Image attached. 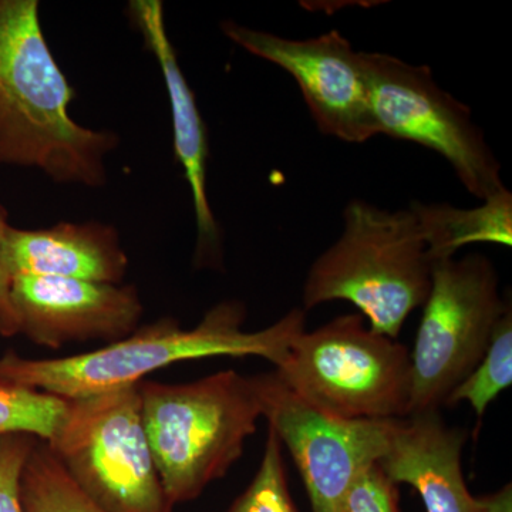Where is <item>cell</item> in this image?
I'll use <instances>...</instances> for the list:
<instances>
[{
  "label": "cell",
  "mask_w": 512,
  "mask_h": 512,
  "mask_svg": "<svg viewBox=\"0 0 512 512\" xmlns=\"http://www.w3.org/2000/svg\"><path fill=\"white\" fill-rule=\"evenodd\" d=\"M39 9L37 0H0V165L103 187L119 136L74 121L76 93L47 45Z\"/></svg>",
  "instance_id": "obj_1"
},
{
  "label": "cell",
  "mask_w": 512,
  "mask_h": 512,
  "mask_svg": "<svg viewBox=\"0 0 512 512\" xmlns=\"http://www.w3.org/2000/svg\"><path fill=\"white\" fill-rule=\"evenodd\" d=\"M245 320L244 303L224 301L212 306L195 328L183 329L178 320L164 318L82 355L26 359L8 352L0 357V377L63 399H82L143 382L150 373L187 360L259 356L276 367L306 330L302 309L256 332L244 329Z\"/></svg>",
  "instance_id": "obj_2"
},
{
  "label": "cell",
  "mask_w": 512,
  "mask_h": 512,
  "mask_svg": "<svg viewBox=\"0 0 512 512\" xmlns=\"http://www.w3.org/2000/svg\"><path fill=\"white\" fill-rule=\"evenodd\" d=\"M433 265L410 207L392 211L352 200L343 211L338 241L306 275L303 308L352 303L370 329L396 340L429 296Z\"/></svg>",
  "instance_id": "obj_3"
},
{
  "label": "cell",
  "mask_w": 512,
  "mask_h": 512,
  "mask_svg": "<svg viewBox=\"0 0 512 512\" xmlns=\"http://www.w3.org/2000/svg\"><path fill=\"white\" fill-rule=\"evenodd\" d=\"M141 416L171 504L200 497L244 454L262 417L254 380L224 370L191 383H138Z\"/></svg>",
  "instance_id": "obj_4"
},
{
  "label": "cell",
  "mask_w": 512,
  "mask_h": 512,
  "mask_svg": "<svg viewBox=\"0 0 512 512\" xmlns=\"http://www.w3.org/2000/svg\"><path fill=\"white\" fill-rule=\"evenodd\" d=\"M275 375L303 402L342 420L409 416L412 357L407 346L366 326L360 313L303 330Z\"/></svg>",
  "instance_id": "obj_5"
},
{
  "label": "cell",
  "mask_w": 512,
  "mask_h": 512,
  "mask_svg": "<svg viewBox=\"0 0 512 512\" xmlns=\"http://www.w3.org/2000/svg\"><path fill=\"white\" fill-rule=\"evenodd\" d=\"M46 444L104 512H174L144 430L138 383L69 400L62 426Z\"/></svg>",
  "instance_id": "obj_6"
},
{
  "label": "cell",
  "mask_w": 512,
  "mask_h": 512,
  "mask_svg": "<svg viewBox=\"0 0 512 512\" xmlns=\"http://www.w3.org/2000/svg\"><path fill=\"white\" fill-rule=\"evenodd\" d=\"M493 262L483 254L433 265L412 357L410 414L440 412L448 394L483 359L510 308Z\"/></svg>",
  "instance_id": "obj_7"
},
{
  "label": "cell",
  "mask_w": 512,
  "mask_h": 512,
  "mask_svg": "<svg viewBox=\"0 0 512 512\" xmlns=\"http://www.w3.org/2000/svg\"><path fill=\"white\" fill-rule=\"evenodd\" d=\"M379 134L436 151L464 188L481 201L505 190L501 164L473 111L434 80L426 64L379 52H360Z\"/></svg>",
  "instance_id": "obj_8"
},
{
  "label": "cell",
  "mask_w": 512,
  "mask_h": 512,
  "mask_svg": "<svg viewBox=\"0 0 512 512\" xmlns=\"http://www.w3.org/2000/svg\"><path fill=\"white\" fill-rule=\"evenodd\" d=\"M252 380L262 417L291 451L312 512H338L353 478L383 457L394 420L336 419L303 402L275 372Z\"/></svg>",
  "instance_id": "obj_9"
},
{
  "label": "cell",
  "mask_w": 512,
  "mask_h": 512,
  "mask_svg": "<svg viewBox=\"0 0 512 512\" xmlns=\"http://www.w3.org/2000/svg\"><path fill=\"white\" fill-rule=\"evenodd\" d=\"M222 33L298 83L320 133L363 144L379 134L360 52L338 30L296 40L225 20Z\"/></svg>",
  "instance_id": "obj_10"
},
{
  "label": "cell",
  "mask_w": 512,
  "mask_h": 512,
  "mask_svg": "<svg viewBox=\"0 0 512 512\" xmlns=\"http://www.w3.org/2000/svg\"><path fill=\"white\" fill-rule=\"evenodd\" d=\"M10 296L19 335L50 349L94 340L119 342L140 326L144 312L133 285L15 276Z\"/></svg>",
  "instance_id": "obj_11"
},
{
  "label": "cell",
  "mask_w": 512,
  "mask_h": 512,
  "mask_svg": "<svg viewBox=\"0 0 512 512\" xmlns=\"http://www.w3.org/2000/svg\"><path fill=\"white\" fill-rule=\"evenodd\" d=\"M128 13L144 42L156 57L167 89L173 117L174 153L190 187L197 225L194 264L197 268H221L222 231L212 212L207 192L210 157L207 127L190 84L185 79L177 52L165 28L164 5L160 0H131Z\"/></svg>",
  "instance_id": "obj_12"
},
{
  "label": "cell",
  "mask_w": 512,
  "mask_h": 512,
  "mask_svg": "<svg viewBox=\"0 0 512 512\" xmlns=\"http://www.w3.org/2000/svg\"><path fill=\"white\" fill-rule=\"evenodd\" d=\"M466 431L448 427L440 412L394 420L380 466L397 485H412L426 512H480L468 491L461 456Z\"/></svg>",
  "instance_id": "obj_13"
},
{
  "label": "cell",
  "mask_w": 512,
  "mask_h": 512,
  "mask_svg": "<svg viewBox=\"0 0 512 512\" xmlns=\"http://www.w3.org/2000/svg\"><path fill=\"white\" fill-rule=\"evenodd\" d=\"M6 255L12 278L52 276L120 285L128 269L119 232L99 221L59 222L43 229L10 227Z\"/></svg>",
  "instance_id": "obj_14"
},
{
  "label": "cell",
  "mask_w": 512,
  "mask_h": 512,
  "mask_svg": "<svg viewBox=\"0 0 512 512\" xmlns=\"http://www.w3.org/2000/svg\"><path fill=\"white\" fill-rule=\"evenodd\" d=\"M410 210L419 221L433 264L454 258L467 245L512 247V194L507 188L474 208L413 201Z\"/></svg>",
  "instance_id": "obj_15"
},
{
  "label": "cell",
  "mask_w": 512,
  "mask_h": 512,
  "mask_svg": "<svg viewBox=\"0 0 512 512\" xmlns=\"http://www.w3.org/2000/svg\"><path fill=\"white\" fill-rule=\"evenodd\" d=\"M23 512H104L67 476L45 441L37 440L20 477Z\"/></svg>",
  "instance_id": "obj_16"
},
{
  "label": "cell",
  "mask_w": 512,
  "mask_h": 512,
  "mask_svg": "<svg viewBox=\"0 0 512 512\" xmlns=\"http://www.w3.org/2000/svg\"><path fill=\"white\" fill-rule=\"evenodd\" d=\"M512 384V312L511 306L501 316L490 346L480 363L448 394L444 406L467 402L483 420L488 406Z\"/></svg>",
  "instance_id": "obj_17"
},
{
  "label": "cell",
  "mask_w": 512,
  "mask_h": 512,
  "mask_svg": "<svg viewBox=\"0 0 512 512\" xmlns=\"http://www.w3.org/2000/svg\"><path fill=\"white\" fill-rule=\"evenodd\" d=\"M67 407L69 400L63 397L0 377V437L23 433L49 443L62 426Z\"/></svg>",
  "instance_id": "obj_18"
},
{
  "label": "cell",
  "mask_w": 512,
  "mask_h": 512,
  "mask_svg": "<svg viewBox=\"0 0 512 512\" xmlns=\"http://www.w3.org/2000/svg\"><path fill=\"white\" fill-rule=\"evenodd\" d=\"M225 512H299L286 480L282 443L271 427L258 471Z\"/></svg>",
  "instance_id": "obj_19"
},
{
  "label": "cell",
  "mask_w": 512,
  "mask_h": 512,
  "mask_svg": "<svg viewBox=\"0 0 512 512\" xmlns=\"http://www.w3.org/2000/svg\"><path fill=\"white\" fill-rule=\"evenodd\" d=\"M338 512H400L399 485L375 461L353 478Z\"/></svg>",
  "instance_id": "obj_20"
},
{
  "label": "cell",
  "mask_w": 512,
  "mask_h": 512,
  "mask_svg": "<svg viewBox=\"0 0 512 512\" xmlns=\"http://www.w3.org/2000/svg\"><path fill=\"white\" fill-rule=\"evenodd\" d=\"M37 440L23 433L0 437V512H23L20 477Z\"/></svg>",
  "instance_id": "obj_21"
},
{
  "label": "cell",
  "mask_w": 512,
  "mask_h": 512,
  "mask_svg": "<svg viewBox=\"0 0 512 512\" xmlns=\"http://www.w3.org/2000/svg\"><path fill=\"white\" fill-rule=\"evenodd\" d=\"M12 225L9 224L8 210L0 202V336L13 338L19 335L18 319L12 305V274H10L6 244H8V232Z\"/></svg>",
  "instance_id": "obj_22"
},
{
  "label": "cell",
  "mask_w": 512,
  "mask_h": 512,
  "mask_svg": "<svg viewBox=\"0 0 512 512\" xmlns=\"http://www.w3.org/2000/svg\"><path fill=\"white\" fill-rule=\"evenodd\" d=\"M480 498V512H512V487L504 485L497 493Z\"/></svg>",
  "instance_id": "obj_23"
}]
</instances>
